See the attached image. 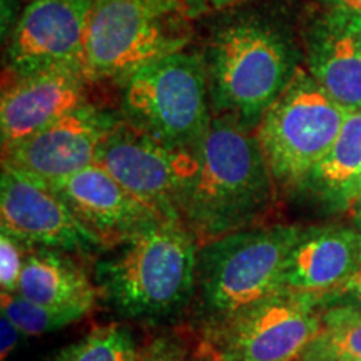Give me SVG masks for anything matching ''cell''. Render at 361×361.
<instances>
[{"mask_svg": "<svg viewBox=\"0 0 361 361\" xmlns=\"http://www.w3.org/2000/svg\"><path fill=\"white\" fill-rule=\"evenodd\" d=\"M301 361H343V360H333V358H316V356H301Z\"/></svg>", "mask_w": 361, "mask_h": 361, "instance_id": "cell-29", "label": "cell"}, {"mask_svg": "<svg viewBox=\"0 0 361 361\" xmlns=\"http://www.w3.org/2000/svg\"><path fill=\"white\" fill-rule=\"evenodd\" d=\"M2 314H6L25 336L56 331L84 318L78 311L49 308L11 293H2Z\"/></svg>", "mask_w": 361, "mask_h": 361, "instance_id": "cell-21", "label": "cell"}, {"mask_svg": "<svg viewBox=\"0 0 361 361\" xmlns=\"http://www.w3.org/2000/svg\"><path fill=\"white\" fill-rule=\"evenodd\" d=\"M361 200V176H360V183H358V201Z\"/></svg>", "mask_w": 361, "mask_h": 361, "instance_id": "cell-30", "label": "cell"}, {"mask_svg": "<svg viewBox=\"0 0 361 361\" xmlns=\"http://www.w3.org/2000/svg\"><path fill=\"white\" fill-rule=\"evenodd\" d=\"M361 176V111H351L328 152L298 184L328 213H343L358 202Z\"/></svg>", "mask_w": 361, "mask_h": 361, "instance_id": "cell-18", "label": "cell"}, {"mask_svg": "<svg viewBox=\"0 0 361 361\" xmlns=\"http://www.w3.org/2000/svg\"><path fill=\"white\" fill-rule=\"evenodd\" d=\"M17 295L49 306L87 314L97 298L96 284L71 252L32 247L25 259Z\"/></svg>", "mask_w": 361, "mask_h": 361, "instance_id": "cell-17", "label": "cell"}, {"mask_svg": "<svg viewBox=\"0 0 361 361\" xmlns=\"http://www.w3.org/2000/svg\"><path fill=\"white\" fill-rule=\"evenodd\" d=\"M350 112L298 69L256 128L273 178L298 186L336 141Z\"/></svg>", "mask_w": 361, "mask_h": 361, "instance_id": "cell-7", "label": "cell"}, {"mask_svg": "<svg viewBox=\"0 0 361 361\" xmlns=\"http://www.w3.org/2000/svg\"><path fill=\"white\" fill-rule=\"evenodd\" d=\"M306 64L316 82L348 111H361V16L326 8L306 32Z\"/></svg>", "mask_w": 361, "mask_h": 361, "instance_id": "cell-15", "label": "cell"}, {"mask_svg": "<svg viewBox=\"0 0 361 361\" xmlns=\"http://www.w3.org/2000/svg\"><path fill=\"white\" fill-rule=\"evenodd\" d=\"M32 247L13 238L7 231L0 233V286L2 293L17 295L25 259Z\"/></svg>", "mask_w": 361, "mask_h": 361, "instance_id": "cell-22", "label": "cell"}, {"mask_svg": "<svg viewBox=\"0 0 361 361\" xmlns=\"http://www.w3.org/2000/svg\"><path fill=\"white\" fill-rule=\"evenodd\" d=\"M94 164L159 218L180 221V201L196 169L194 149L168 147L119 119L99 144Z\"/></svg>", "mask_w": 361, "mask_h": 361, "instance_id": "cell-9", "label": "cell"}, {"mask_svg": "<svg viewBox=\"0 0 361 361\" xmlns=\"http://www.w3.org/2000/svg\"><path fill=\"white\" fill-rule=\"evenodd\" d=\"M139 353L128 328L109 324L66 346L54 361H137Z\"/></svg>", "mask_w": 361, "mask_h": 361, "instance_id": "cell-20", "label": "cell"}, {"mask_svg": "<svg viewBox=\"0 0 361 361\" xmlns=\"http://www.w3.org/2000/svg\"><path fill=\"white\" fill-rule=\"evenodd\" d=\"M322 296L279 290L206 331L211 361H293L322 329Z\"/></svg>", "mask_w": 361, "mask_h": 361, "instance_id": "cell-8", "label": "cell"}, {"mask_svg": "<svg viewBox=\"0 0 361 361\" xmlns=\"http://www.w3.org/2000/svg\"><path fill=\"white\" fill-rule=\"evenodd\" d=\"M192 37L183 0H94L82 69L89 80H123L186 49Z\"/></svg>", "mask_w": 361, "mask_h": 361, "instance_id": "cell-5", "label": "cell"}, {"mask_svg": "<svg viewBox=\"0 0 361 361\" xmlns=\"http://www.w3.org/2000/svg\"><path fill=\"white\" fill-rule=\"evenodd\" d=\"M197 252L196 236L183 221L159 219L102 251L94 284L124 318H169L194 295Z\"/></svg>", "mask_w": 361, "mask_h": 361, "instance_id": "cell-2", "label": "cell"}, {"mask_svg": "<svg viewBox=\"0 0 361 361\" xmlns=\"http://www.w3.org/2000/svg\"><path fill=\"white\" fill-rule=\"evenodd\" d=\"M194 2L202 8H226L236 4L238 0H194Z\"/></svg>", "mask_w": 361, "mask_h": 361, "instance_id": "cell-27", "label": "cell"}, {"mask_svg": "<svg viewBox=\"0 0 361 361\" xmlns=\"http://www.w3.org/2000/svg\"><path fill=\"white\" fill-rule=\"evenodd\" d=\"M94 0H32L7 45L11 74L57 64L82 66Z\"/></svg>", "mask_w": 361, "mask_h": 361, "instance_id": "cell-12", "label": "cell"}, {"mask_svg": "<svg viewBox=\"0 0 361 361\" xmlns=\"http://www.w3.org/2000/svg\"><path fill=\"white\" fill-rule=\"evenodd\" d=\"M204 64L216 114L250 130L258 128L300 69L290 35L261 16L236 17L219 25Z\"/></svg>", "mask_w": 361, "mask_h": 361, "instance_id": "cell-3", "label": "cell"}, {"mask_svg": "<svg viewBox=\"0 0 361 361\" xmlns=\"http://www.w3.org/2000/svg\"><path fill=\"white\" fill-rule=\"evenodd\" d=\"M87 80L80 64H57L12 74L0 101L4 151L84 106Z\"/></svg>", "mask_w": 361, "mask_h": 361, "instance_id": "cell-11", "label": "cell"}, {"mask_svg": "<svg viewBox=\"0 0 361 361\" xmlns=\"http://www.w3.org/2000/svg\"><path fill=\"white\" fill-rule=\"evenodd\" d=\"M49 186L102 239L106 250L162 219L97 164Z\"/></svg>", "mask_w": 361, "mask_h": 361, "instance_id": "cell-14", "label": "cell"}, {"mask_svg": "<svg viewBox=\"0 0 361 361\" xmlns=\"http://www.w3.org/2000/svg\"><path fill=\"white\" fill-rule=\"evenodd\" d=\"M137 361H186V355L179 343L161 338L141 350Z\"/></svg>", "mask_w": 361, "mask_h": 361, "instance_id": "cell-24", "label": "cell"}, {"mask_svg": "<svg viewBox=\"0 0 361 361\" xmlns=\"http://www.w3.org/2000/svg\"><path fill=\"white\" fill-rule=\"evenodd\" d=\"M322 310L351 308L361 310V264L348 281H345L336 290L326 293L319 300Z\"/></svg>", "mask_w": 361, "mask_h": 361, "instance_id": "cell-23", "label": "cell"}, {"mask_svg": "<svg viewBox=\"0 0 361 361\" xmlns=\"http://www.w3.org/2000/svg\"><path fill=\"white\" fill-rule=\"evenodd\" d=\"M301 229H241L211 239L197 252L196 290L206 331L281 290V273Z\"/></svg>", "mask_w": 361, "mask_h": 361, "instance_id": "cell-4", "label": "cell"}, {"mask_svg": "<svg viewBox=\"0 0 361 361\" xmlns=\"http://www.w3.org/2000/svg\"><path fill=\"white\" fill-rule=\"evenodd\" d=\"M360 264V229L341 226L301 229L284 263L279 288L323 296L348 281Z\"/></svg>", "mask_w": 361, "mask_h": 361, "instance_id": "cell-16", "label": "cell"}, {"mask_svg": "<svg viewBox=\"0 0 361 361\" xmlns=\"http://www.w3.org/2000/svg\"><path fill=\"white\" fill-rule=\"evenodd\" d=\"M196 169L180 221L194 234L214 239L247 229L274 200V178L255 134L229 117H214L194 147Z\"/></svg>", "mask_w": 361, "mask_h": 361, "instance_id": "cell-1", "label": "cell"}, {"mask_svg": "<svg viewBox=\"0 0 361 361\" xmlns=\"http://www.w3.org/2000/svg\"><path fill=\"white\" fill-rule=\"evenodd\" d=\"M355 228L361 231V200L356 202V209H355V218H353Z\"/></svg>", "mask_w": 361, "mask_h": 361, "instance_id": "cell-28", "label": "cell"}, {"mask_svg": "<svg viewBox=\"0 0 361 361\" xmlns=\"http://www.w3.org/2000/svg\"><path fill=\"white\" fill-rule=\"evenodd\" d=\"M25 2H32V0H25Z\"/></svg>", "mask_w": 361, "mask_h": 361, "instance_id": "cell-31", "label": "cell"}, {"mask_svg": "<svg viewBox=\"0 0 361 361\" xmlns=\"http://www.w3.org/2000/svg\"><path fill=\"white\" fill-rule=\"evenodd\" d=\"M326 8H340L361 16V0H319Z\"/></svg>", "mask_w": 361, "mask_h": 361, "instance_id": "cell-26", "label": "cell"}, {"mask_svg": "<svg viewBox=\"0 0 361 361\" xmlns=\"http://www.w3.org/2000/svg\"><path fill=\"white\" fill-rule=\"evenodd\" d=\"M124 121L173 149L192 151L209 129L211 96L204 57L180 51L123 80Z\"/></svg>", "mask_w": 361, "mask_h": 361, "instance_id": "cell-6", "label": "cell"}, {"mask_svg": "<svg viewBox=\"0 0 361 361\" xmlns=\"http://www.w3.org/2000/svg\"><path fill=\"white\" fill-rule=\"evenodd\" d=\"M0 329H2V361H6L12 355V351L16 350V346L19 345L20 336H24V333L6 314H2Z\"/></svg>", "mask_w": 361, "mask_h": 361, "instance_id": "cell-25", "label": "cell"}, {"mask_svg": "<svg viewBox=\"0 0 361 361\" xmlns=\"http://www.w3.org/2000/svg\"><path fill=\"white\" fill-rule=\"evenodd\" d=\"M301 356L361 361V310H324L322 329Z\"/></svg>", "mask_w": 361, "mask_h": 361, "instance_id": "cell-19", "label": "cell"}, {"mask_svg": "<svg viewBox=\"0 0 361 361\" xmlns=\"http://www.w3.org/2000/svg\"><path fill=\"white\" fill-rule=\"evenodd\" d=\"M2 229L29 247H47L79 255L106 251L74 211L45 180L2 164L0 178Z\"/></svg>", "mask_w": 361, "mask_h": 361, "instance_id": "cell-10", "label": "cell"}, {"mask_svg": "<svg viewBox=\"0 0 361 361\" xmlns=\"http://www.w3.org/2000/svg\"><path fill=\"white\" fill-rule=\"evenodd\" d=\"M119 123L111 112L84 104L57 123L4 151V166L52 183L96 161L99 144Z\"/></svg>", "mask_w": 361, "mask_h": 361, "instance_id": "cell-13", "label": "cell"}]
</instances>
